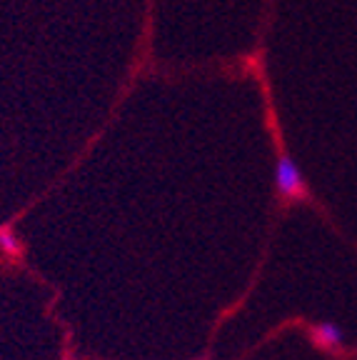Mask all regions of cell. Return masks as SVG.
Returning <instances> with one entry per match:
<instances>
[{
  "instance_id": "obj_4",
  "label": "cell",
  "mask_w": 357,
  "mask_h": 360,
  "mask_svg": "<svg viewBox=\"0 0 357 360\" xmlns=\"http://www.w3.org/2000/svg\"><path fill=\"white\" fill-rule=\"evenodd\" d=\"M60 360H80L73 350V343H70V330H67V338H65V350H63V358Z\"/></svg>"
},
{
  "instance_id": "obj_1",
  "label": "cell",
  "mask_w": 357,
  "mask_h": 360,
  "mask_svg": "<svg viewBox=\"0 0 357 360\" xmlns=\"http://www.w3.org/2000/svg\"><path fill=\"white\" fill-rule=\"evenodd\" d=\"M275 193H278V200L283 208L313 200L305 175L300 173V168L287 153H278V160H275Z\"/></svg>"
},
{
  "instance_id": "obj_2",
  "label": "cell",
  "mask_w": 357,
  "mask_h": 360,
  "mask_svg": "<svg viewBox=\"0 0 357 360\" xmlns=\"http://www.w3.org/2000/svg\"><path fill=\"white\" fill-rule=\"evenodd\" d=\"M305 323V335L307 340H310V345H313L315 350H320V353L330 355V358H347V350H345V335H342L340 326H335V323H327V321H320V323Z\"/></svg>"
},
{
  "instance_id": "obj_3",
  "label": "cell",
  "mask_w": 357,
  "mask_h": 360,
  "mask_svg": "<svg viewBox=\"0 0 357 360\" xmlns=\"http://www.w3.org/2000/svg\"><path fill=\"white\" fill-rule=\"evenodd\" d=\"M25 255H28V248H25V240L15 233V228L11 223L0 225V270L8 276L22 273L28 268Z\"/></svg>"
}]
</instances>
